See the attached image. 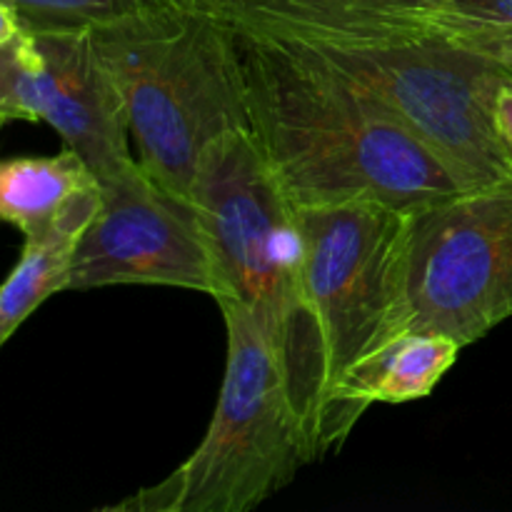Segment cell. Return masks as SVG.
I'll return each mask as SVG.
<instances>
[{
  "label": "cell",
  "mask_w": 512,
  "mask_h": 512,
  "mask_svg": "<svg viewBox=\"0 0 512 512\" xmlns=\"http://www.w3.org/2000/svg\"><path fill=\"white\" fill-rule=\"evenodd\" d=\"M460 345L440 333H400L375 350L338 390V418L345 438L375 403H413L438 388L458 363Z\"/></svg>",
  "instance_id": "obj_10"
},
{
  "label": "cell",
  "mask_w": 512,
  "mask_h": 512,
  "mask_svg": "<svg viewBox=\"0 0 512 512\" xmlns=\"http://www.w3.org/2000/svg\"><path fill=\"white\" fill-rule=\"evenodd\" d=\"M23 30H25V25H23V20H20V15L15 13L13 5L5 3V0H0V48L8 43H13V40L18 38Z\"/></svg>",
  "instance_id": "obj_18"
},
{
  "label": "cell",
  "mask_w": 512,
  "mask_h": 512,
  "mask_svg": "<svg viewBox=\"0 0 512 512\" xmlns=\"http://www.w3.org/2000/svg\"><path fill=\"white\" fill-rule=\"evenodd\" d=\"M235 28L250 135L295 208L378 200L413 210L468 190L380 100L318 55Z\"/></svg>",
  "instance_id": "obj_1"
},
{
  "label": "cell",
  "mask_w": 512,
  "mask_h": 512,
  "mask_svg": "<svg viewBox=\"0 0 512 512\" xmlns=\"http://www.w3.org/2000/svg\"><path fill=\"white\" fill-rule=\"evenodd\" d=\"M223 13L240 28L300 45L368 90L465 188L512 175L495 125V98L512 70L458 48L435 25L310 0H228Z\"/></svg>",
  "instance_id": "obj_2"
},
{
  "label": "cell",
  "mask_w": 512,
  "mask_h": 512,
  "mask_svg": "<svg viewBox=\"0 0 512 512\" xmlns=\"http://www.w3.org/2000/svg\"><path fill=\"white\" fill-rule=\"evenodd\" d=\"M100 208V185L78 195L58 220L25 238L13 273L0 285V345L55 293L68 290L80 235Z\"/></svg>",
  "instance_id": "obj_11"
},
{
  "label": "cell",
  "mask_w": 512,
  "mask_h": 512,
  "mask_svg": "<svg viewBox=\"0 0 512 512\" xmlns=\"http://www.w3.org/2000/svg\"><path fill=\"white\" fill-rule=\"evenodd\" d=\"M23 35V33H20ZM20 35L13 43L0 48V120H28L23 105L18 98V43Z\"/></svg>",
  "instance_id": "obj_16"
},
{
  "label": "cell",
  "mask_w": 512,
  "mask_h": 512,
  "mask_svg": "<svg viewBox=\"0 0 512 512\" xmlns=\"http://www.w3.org/2000/svg\"><path fill=\"white\" fill-rule=\"evenodd\" d=\"M433 25L450 43L485 58L488 45L512 28V0H448Z\"/></svg>",
  "instance_id": "obj_14"
},
{
  "label": "cell",
  "mask_w": 512,
  "mask_h": 512,
  "mask_svg": "<svg viewBox=\"0 0 512 512\" xmlns=\"http://www.w3.org/2000/svg\"><path fill=\"white\" fill-rule=\"evenodd\" d=\"M485 58L495 60V63L505 65V68L512 70V28L505 30V33H500L498 38L488 45Z\"/></svg>",
  "instance_id": "obj_19"
},
{
  "label": "cell",
  "mask_w": 512,
  "mask_h": 512,
  "mask_svg": "<svg viewBox=\"0 0 512 512\" xmlns=\"http://www.w3.org/2000/svg\"><path fill=\"white\" fill-rule=\"evenodd\" d=\"M310 3L335 5L365 15H383L390 20H423L430 25L448 8V0H310Z\"/></svg>",
  "instance_id": "obj_15"
},
{
  "label": "cell",
  "mask_w": 512,
  "mask_h": 512,
  "mask_svg": "<svg viewBox=\"0 0 512 512\" xmlns=\"http://www.w3.org/2000/svg\"><path fill=\"white\" fill-rule=\"evenodd\" d=\"M495 125H498L500 138H503L505 148H508L512 158V75L503 80L498 98H495Z\"/></svg>",
  "instance_id": "obj_17"
},
{
  "label": "cell",
  "mask_w": 512,
  "mask_h": 512,
  "mask_svg": "<svg viewBox=\"0 0 512 512\" xmlns=\"http://www.w3.org/2000/svg\"><path fill=\"white\" fill-rule=\"evenodd\" d=\"M512 318V175L410 210L403 333L460 348Z\"/></svg>",
  "instance_id": "obj_7"
},
{
  "label": "cell",
  "mask_w": 512,
  "mask_h": 512,
  "mask_svg": "<svg viewBox=\"0 0 512 512\" xmlns=\"http://www.w3.org/2000/svg\"><path fill=\"white\" fill-rule=\"evenodd\" d=\"M100 185V208L80 235L70 293L108 285H165L218 295L193 203L158 183L138 158Z\"/></svg>",
  "instance_id": "obj_8"
},
{
  "label": "cell",
  "mask_w": 512,
  "mask_h": 512,
  "mask_svg": "<svg viewBox=\"0 0 512 512\" xmlns=\"http://www.w3.org/2000/svg\"><path fill=\"white\" fill-rule=\"evenodd\" d=\"M190 203L203 225L220 298L250 310L273 345L310 460L335 448L323 335L305 288V245L295 205L250 133H228L203 150Z\"/></svg>",
  "instance_id": "obj_3"
},
{
  "label": "cell",
  "mask_w": 512,
  "mask_h": 512,
  "mask_svg": "<svg viewBox=\"0 0 512 512\" xmlns=\"http://www.w3.org/2000/svg\"><path fill=\"white\" fill-rule=\"evenodd\" d=\"M98 188V178L78 153L0 160V220L23 233L38 235L78 195Z\"/></svg>",
  "instance_id": "obj_12"
},
{
  "label": "cell",
  "mask_w": 512,
  "mask_h": 512,
  "mask_svg": "<svg viewBox=\"0 0 512 512\" xmlns=\"http://www.w3.org/2000/svg\"><path fill=\"white\" fill-rule=\"evenodd\" d=\"M305 245V288L323 335L330 433L345 440L338 390L350 373L403 333V270L410 210L378 200L295 208Z\"/></svg>",
  "instance_id": "obj_6"
},
{
  "label": "cell",
  "mask_w": 512,
  "mask_h": 512,
  "mask_svg": "<svg viewBox=\"0 0 512 512\" xmlns=\"http://www.w3.org/2000/svg\"><path fill=\"white\" fill-rule=\"evenodd\" d=\"M3 125H5V120H0V128H3Z\"/></svg>",
  "instance_id": "obj_20"
},
{
  "label": "cell",
  "mask_w": 512,
  "mask_h": 512,
  "mask_svg": "<svg viewBox=\"0 0 512 512\" xmlns=\"http://www.w3.org/2000/svg\"><path fill=\"white\" fill-rule=\"evenodd\" d=\"M18 98L28 120H43L98 183L133 163L128 108L93 28L23 30Z\"/></svg>",
  "instance_id": "obj_9"
},
{
  "label": "cell",
  "mask_w": 512,
  "mask_h": 512,
  "mask_svg": "<svg viewBox=\"0 0 512 512\" xmlns=\"http://www.w3.org/2000/svg\"><path fill=\"white\" fill-rule=\"evenodd\" d=\"M128 108L138 163L190 200L203 150L250 133L240 33L223 10L95 30Z\"/></svg>",
  "instance_id": "obj_4"
},
{
  "label": "cell",
  "mask_w": 512,
  "mask_h": 512,
  "mask_svg": "<svg viewBox=\"0 0 512 512\" xmlns=\"http://www.w3.org/2000/svg\"><path fill=\"white\" fill-rule=\"evenodd\" d=\"M215 303L228 333V360L205 438L173 473L103 510L248 512L313 463L263 328L238 300Z\"/></svg>",
  "instance_id": "obj_5"
},
{
  "label": "cell",
  "mask_w": 512,
  "mask_h": 512,
  "mask_svg": "<svg viewBox=\"0 0 512 512\" xmlns=\"http://www.w3.org/2000/svg\"><path fill=\"white\" fill-rule=\"evenodd\" d=\"M25 30H113L175 15L223 10L228 0H5Z\"/></svg>",
  "instance_id": "obj_13"
}]
</instances>
